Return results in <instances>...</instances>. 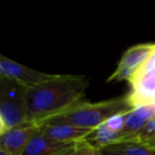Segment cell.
<instances>
[{"mask_svg":"<svg viewBox=\"0 0 155 155\" xmlns=\"http://www.w3.org/2000/svg\"><path fill=\"white\" fill-rule=\"evenodd\" d=\"M87 86L88 81L84 75L55 74L28 88L27 121L38 124L82 102Z\"/></svg>","mask_w":155,"mask_h":155,"instance_id":"obj_1","label":"cell"},{"mask_svg":"<svg viewBox=\"0 0 155 155\" xmlns=\"http://www.w3.org/2000/svg\"><path fill=\"white\" fill-rule=\"evenodd\" d=\"M129 96L102 102H80L70 108L44 120L38 125L70 124L84 129L95 130L115 115L127 114L134 110Z\"/></svg>","mask_w":155,"mask_h":155,"instance_id":"obj_2","label":"cell"},{"mask_svg":"<svg viewBox=\"0 0 155 155\" xmlns=\"http://www.w3.org/2000/svg\"><path fill=\"white\" fill-rule=\"evenodd\" d=\"M28 88L0 77V134L27 121Z\"/></svg>","mask_w":155,"mask_h":155,"instance_id":"obj_3","label":"cell"},{"mask_svg":"<svg viewBox=\"0 0 155 155\" xmlns=\"http://www.w3.org/2000/svg\"><path fill=\"white\" fill-rule=\"evenodd\" d=\"M129 98L134 107L155 103V45L153 51L130 81Z\"/></svg>","mask_w":155,"mask_h":155,"instance_id":"obj_4","label":"cell"},{"mask_svg":"<svg viewBox=\"0 0 155 155\" xmlns=\"http://www.w3.org/2000/svg\"><path fill=\"white\" fill-rule=\"evenodd\" d=\"M154 45L155 44H139L129 48L119 61L116 70L110 75L106 82H130L153 51Z\"/></svg>","mask_w":155,"mask_h":155,"instance_id":"obj_5","label":"cell"},{"mask_svg":"<svg viewBox=\"0 0 155 155\" xmlns=\"http://www.w3.org/2000/svg\"><path fill=\"white\" fill-rule=\"evenodd\" d=\"M55 74L43 72L0 55V77L7 78L22 86L30 88L50 80Z\"/></svg>","mask_w":155,"mask_h":155,"instance_id":"obj_6","label":"cell"},{"mask_svg":"<svg viewBox=\"0 0 155 155\" xmlns=\"http://www.w3.org/2000/svg\"><path fill=\"white\" fill-rule=\"evenodd\" d=\"M38 129L39 127L36 123L26 122L8 130L0 134V150L11 155H21Z\"/></svg>","mask_w":155,"mask_h":155,"instance_id":"obj_7","label":"cell"},{"mask_svg":"<svg viewBox=\"0 0 155 155\" xmlns=\"http://www.w3.org/2000/svg\"><path fill=\"white\" fill-rule=\"evenodd\" d=\"M38 125V124H37ZM39 132L46 137L60 142H81L87 140L94 130L70 124L38 125Z\"/></svg>","mask_w":155,"mask_h":155,"instance_id":"obj_8","label":"cell"},{"mask_svg":"<svg viewBox=\"0 0 155 155\" xmlns=\"http://www.w3.org/2000/svg\"><path fill=\"white\" fill-rule=\"evenodd\" d=\"M78 142H60L46 137L39 132L32 137L21 155H58L72 148Z\"/></svg>","mask_w":155,"mask_h":155,"instance_id":"obj_9","label":"cell"},{"mask_svg":"<svg viewBox=\"0 0 155 155\" xmlns=\"http://www.w3.org/2000/svg\"><path fill=\"white\" fill-rule=\"evenodd\" d=\"M154 117L155 103L143 104V105H139L135 107L133 110L127 113L125 116L124 127L122 130V138L138 132Z\"/></svg>","mask_w":155,"mask_h":155,"instance_id":"obj_10","label":"cell"},{"mask_svg":"<svg viewBox=\"0 0 155 155\" xmlns=\"http://www.w3.org/2000/svg\"><path fill=\"white\" fill-rule=\"evenodd\" d=\"M121 137H122V134L113 131L105 123H103L97 129L94 130L93 133L89 135L87 141L91 142L97 148L102 149L112 146V144L118 143L121 140Z\"/></svg>","mask_w":155,"mask_h":155,"instance_id":"obj_11","label":"cell"},{"mask_svg":"<svg viewBox=\"0 0 155 155\" xmlns=\"http://www.w3.org/2000/svg\"><path fill=\"white\" fill-rule=\"evenodd\" d=\"M106 148L119 151L124 155H155V147L138 142L124 141L112 144Z\"/></svg>","mask_w":155,"mask_h":155,"instance_id":"obj_12","label":"cell"},{"mask_svg":"<svg viewBox=\"0 0 155 155\" xmlns=\"http://www.w3.org/2000/svg\"><path fill=\"white\" fill-rule=\"evenodd\" d=\"M124 141H132V142H138V143L149 144V146H155V117L151 119L138 132L122 138L121 141L119 142H124Z\"/></svg>","mask_w":155,"mask_h":155,"instance_id":"obj_13","label":"cell"},{"mask_svg":"<svg viewBox=\"0 0 155 155\" xmlns=\"http://www.w3.org/2000/svg\"><path fill=\"white\" fill-rule=\"evenodd\" d=\"M125 116H127V114L115 115V116L110 117L108 120H106L104 123H105L110 129H112L113 131L119 132V133L122 134V130H123L124 122H125Z\"/></svg>","mask_w":155,"mask_h":155,"instance_id":"obj_14","label":"cell"},{"mask_svg":"<svg viewBox=\"0 0 155 155\" xmlns=\"http://www.w3.org/2000/svg\"><path fill=\"white\" fill-rule=\"evenodd\" d=\"M77 155H100V149L91 144L87 140H84L78 146Z\"/></svg>","mask_w":155,"mask_h":155,"instance_id":"obj_15","label":"cell"},{"mask_svg":"<svg viewBox=\"0 0 155 155\" xmlns=\"http://www.w3.org/2000/svg\"><path fill=\"white\" fill-rule=\"evenodd\" d=\"M100 155H124L119 151L113 150L110 148H102L100 149Z\"/></svg>","mask_w":155,"mask_h":155,"instance_id":"obj_16","label":"cell"},{"mask_svg":"<svg viewBox=\"0 0 155 155\" xmlns=\"http://www.w3.org/2000/svg\"><path fill=\"white\" fill-rule=\"evenodd\" d=\"M79 143H80V142H78V143L75 144V146H73L72 148L68 149V150L64 151V152L60 153V154H58V155H77V151H78V146H79Z\"/></svg>","mask_w":155,"mask_h":155,"instance_id":"obj_17","label":"cell"},{"mask_svg":"<svg viewBox=\"0 0 155 155\" xmlns=\"http://www.w3.org/2000/svg\"><path fill=\"white\" fill-rule=\"evenodd\" d=\"M0 155H11V154H9V153L5 152V151H3V150H0Z\"/></svg>","mask_w":155,"mask_h":155,"instance_id":"obj_18","label":"cell"},{"mask_svg":"<svg viewBox=\"0 0 155 155\" xmlns=\"http://www.w3.org/2000/svg\"><path fill=\"white\" fill-rule=\"evenodd\" d=\"M153 147H155V146H153Z\"/></svg>","mask_w":155,"mask_h":155,"instance_id":"obj_19","label":"cell"}]
</instances>
